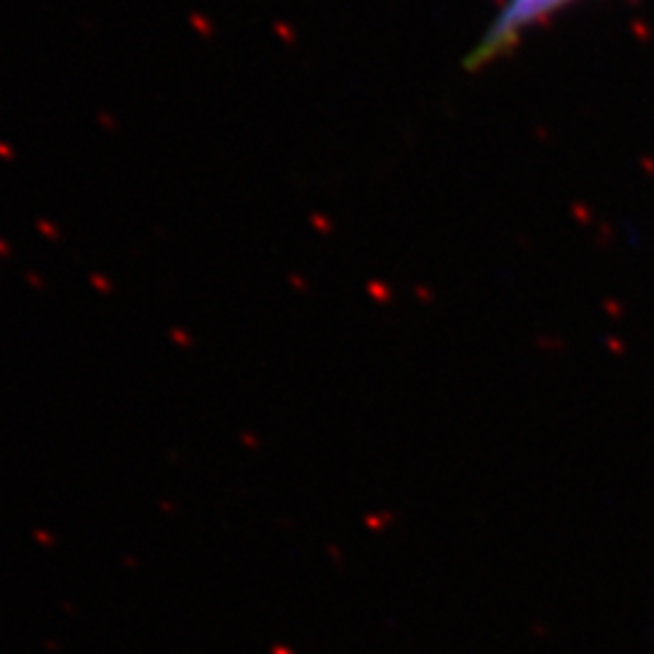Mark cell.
Wrapping results in <instances>:
<instances>
[{
  "instance_id": "cell-1",
  "label": "cell",
  "mask_w": 654,
  "mask_h": 654,
  "mask_svg": "<svg viewBox=\"0 0 654 654\" xmlns=\"http://www.w3.org/2000/svg\"><path fill=\"white\" fill-rule=\"evenodd\" d=\"M579 0H504L482 30L480 39L471 46L463 68L480 71L499 58L509 56L533 30L550 22L555 15L572 8Z\"/></svg>"
}]
</instances>
